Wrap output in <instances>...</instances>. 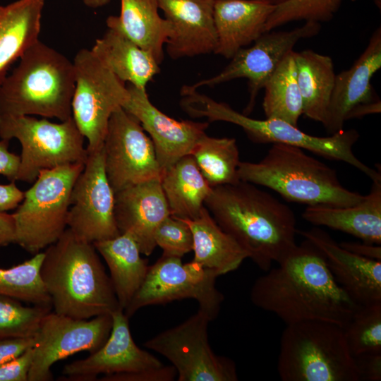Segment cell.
<instances>
[{"label":"cell","mask_w":381,"mask_h":381,"mask_svg":"<svg viewBox=\"0 0 381 381\" xmlns=\"http://www.w3.org/2000/svg\"><path fill=\"white\" fill-rule=\"evenodd\" d=\"M275 267L259 277L250 289L256 307L272 313L286 325L322 321L344 328L358 304L337 283L325 258L308 240Z\"/></svg>","instance_id":"cell-1"},{"label":"cell","mask_w":381,"mask_h":381,"mask_svg":"<svg viewBox=\"0 0 381 381\" xmlns=\"http://www.w3.org/2000/svg\"><path fill=\"white\" fill-rule=\"evenodd\" d=\"M205 207L265 272L297 245L294 212L255 184L240 181L213 187Z\"/></svg>","instance_id":"cell-2"},{"label":"cell","mask_w":381,"mask_h":381,"mask_svg":"<svg viewBox=\"0 0 381 381\" xmlns=\"http://www.w3.org/2000/svg\"><path fill=\"white\" fill-rule=\"evenodd\" d=\"M44 254L40 276L54 312L87 320L121 308L92 243L67 228Z\"/></svg>","instance_id":"cell-3"},{"label":"cell","mask_w":381,"mask_h":381,"mask_svg":"<svg viewBox=\"0 0 381 381\" xmlns=\"http://www.w3.org/2000/svg\"><path fill=\"white\" fill-rule=\"evenodd\" d=\"M75 83L73 61L39 40L1 85L0 116L66 121L72 117Z\"/></svg>","instance_id":"cell-4"},{"label":"cell","mask_w":381,"mask_h":381,"mask_svg":"<svg viewBox=\"0 0 381 381\" xmlns=\"http://www.w3.org/2000/svg\"><path fill=\"white\" fill-rule=\"evenodd\" d=\"M241 181L268 188L287 201L308 205L346 207L364 195L340 183L336 171L304 150L274 143L258 162H241Z\"/></svg>","instance_id":"cell-5"},{"label":"cell","mask_w":381,"mask_h":381,"mask_svg":"<svg viewBox=\"0 0 381 381\" xmlns=\"http://www.w3.org/2000/svg\"><path fill=\"white\" fill-rule=\"evenodd\" d=\"M181 97L182 109L192 117H206L209 121L234 123L240 126L254 143L296 146L326 159L346 162L363 172L372 181L381 179L380 169L379 171L371 169L353 154V147L359 138L355 129H342L329 136L318 137L308 134L282 119L250 118L226 103L201 94L196 89H187Z\"/></svg>","instance_id":"cell-6"},{"label":"cell","mask_w":381,"mask_h":381,"mask_svg":"<svg viewBox=\"0 0 381 381\" xmlns=\"http://www.w3.org/2000/svg\"><path fill=\"white\" fill-rule=\"evenodd\" d=\"M277 371L282 381H359L343 328L322 321L286 325Z\"/></svg>","instance_id":"cell-7"},{"label":"cell","mask_w":381,"mask_h":381,"mask_svg":"<svg viewBox=\"0 0 381 381\" xmlns=\"http://www.w3.org/2000/svg\"><path fill=\"white\" fill-rule=\"evenodd\" d=\"M84 163L42 170L13 213L15 242L35 255L55 243L67 229L73 186Z\"/></svg>","instance_id":"cell-8"},{"label":"cell","mask_w":381,"mask_h":381,"mask_svg":"<svg viewBox=\"0 0 381 381\" xmlns=\"http://www.w3.org/2000/svg\"><path fill=\"white\" fill-rule=\"evenodd\" d=\"M1 139H17L22 147L16 181L33 183L44 169L85 163L84 136L73 117L59 123L32 116H0Z\"/></svg>","instance_id":"cell-9"},{"label":"cell","mask_w":381,"mask_h":381,"mask_svg":"<svg viewBox=\"0 0 381 381\" xmlns=\"http://www.w3.org/2000/svg\"><path fill=\"white\" fill-rule=\"evenodd\" d=\"M75 89L72 117L87 140L88 152L103 146L111 114L130 97L128 87L90 49H81L73 61Z\"/></svg>","instance_id":"cell-10"},{"label":"cell","mask_w":381,"mask_h":381,"mask_svg":"<svg viewBox=\"0 0 381 381\" xmlns=\"http://www.w3.org/2000/svg\"><path fill=\"white\" fill-rule=\"evenodd\" d=\"M218 277L193 261L183 264L181 258L162 255L149 266L142 285L123 312L129 318L147 306L190 298L197 301L198 310L212 322L219 315L224 298L216 287Z\"/></svg>","instance_id":"cell-11"},{"label":"cell","mask_w":381,"mask_h":381,"mask_svg":"<svg viewBox=\"0 0 381 381\" xmlns=\"http://www.w3.org/2000/svg\"><path fill=\"white\" fill-rule=\"evenodd\" d=\"M210 322L198 310L186 321L145 341L144 346L170 361L178 381H237L235 362L216 354L210 346Z\"/></svg>","instance_id":"cell-12"},{"label":"cell","mask_w":381,"mask_h":381,"mask_svg":"<svg viewBox=\"0 0 381 381\" xmlns=\"http://www.w3.org/2000/svg\"><path fill=\"white\" fill-rule=\"evenodd\" d=\"M111 327V314L80 320L50 311L35 336L28 381L52 380L51 368L55 363L78 352L97 351L108 339Z\"/></svg>","instance_id":"cell-13"},{"label":"cell","mask_w":381,"mask_h":381,"mask_svg":"<svg viewBox=\"0 0 381 381\" xmlns=\"http://www.w3.org/2000/svg\"><path fill=\"white\" fill-rule=\"evenodd\" d=\"M102 149L106 174L115 193L160 179L162 170L152 140L140 123L122 107L110 117Z\"/></svg>","instance_id":"cell-14"},{"label":"cell","mask_w":381,"mask_h":381,"mask_svg":"<svg viewBox=\"0 0 381 381\" xmlns=\"http://www.w3.org/2000/svg\"><path fill=\"white\" fill-rule=\"evenodd\" d=\"M115 193L106 174L102 147L88 152L71 195L67 228L90 243L121 234L114 216Z\"/></svg>","instance_id":"cell-15"},{"label":"cell","mask_w":381,"mask_h":381,"mask_svg":"<svg viewBox=\"0 0 381 381\" xmlns=\"http://www.w3.org/2000/svg\"><path fill=\"white\" fill-rule=\"evenodd\" d=\"M320 29V23L305 22L301 26L290 30L265 32L253 46L238 50L218 74L191 86L198 89L205 85L213 87L234 79H247L250 99L243 114L248 115L254 108L259 91L263 89L284 56L294 50L300 40L317 35Z\"/></svg>","instance_id":"cell-16"},{"label":"cell","mask_w":381,"mask_h":381,"mask_svg":"<svg viewBox=\"0 0 381 381\" xmlns=\"http://www.w3.org/2000/svg\"><path fill=\"white\" fill-rule=\"evenodd\" d=\"M111 314L112 327L105 343L88 357L66 365L62 370L63 380L94 381L100 374L133 373L164 365L136 345L123 310L119 308Z\"/></svg>","instance_id":"cell-17"},{"label":"cell","mask_w":381,"mask_h":381,"mask_svg":"<svg viewBox=\"0 0 381 381\" xmlns=\"http://www.w3.org/2000/svg\"><path fill=\"white\" fill-rule=\"evenodd\" d=\"M130 97L122 107L134 116L150 136L162 172L181 157L191 154L209 123L176 121L164 114L150 101L146 89L129 84Z\"/></svg>","instance_id":"cell-18"},{"label":"cell","mask_w":381,"mask_h":381,"mask_svg":"<svg viewBox=\"0 0 381 381\" xmlns=\"http://www.w3.org/2000/svg\"><path fill=\"white\" fill-rule=\"evenodd\" d=\"M323 255L337 283L358 305L381 301V261L356 255L315 227L298 231Z\"/></svg>","instance_id":"cell-19"},{"label":"cell","mask_w":381,"mask_h":381,"mask_svg":"<svg viewBox=\"0 0 381 381\" xmlns=\"http://www.w3.org/2000/svg\"><path fill=\"white\" fill-rule=\"evenodd\" d=\"M214 0H158L171 25L166 49L174 59L214 53L217 44Z\"/></svg>","instance_id":"cell-20"},{"label":"cell","mask_w":381,"mask_h":381,"mask_svg":"<svg viewBox=\"0 0 381 381\" xmlns=\"http://www.w3.org/2000/svg\"><path fill=\"white\" fill-rule=\"evenodd\" d=\"M169 215L160 179L137 183L115 193L114 216L120 233L129 234L147 256L157 246V226Z\"/></svg>","instance_id":"cell-21"},{"label":"cell","mask_w":381,"mask_h":381,"mask_svg":"<svg viewBox=\"0 0 381 381\" xmlns=\"http://www.w3.org/2000/svg\"><path fill=\"white\" fill-rule=\"evenodd\" d=\"M381 68V28L371 35L365 50L351 68L335 76L323 124L331 134L343 129L350 111L356 105L376 100L370 81Z\"/></svg>","instance_id":"cell-22"},{"label":"cell","mask_w":381,"mask_h":381,"mask_svg":"<svg viewBox=\"0 0 381 381\" xmlns=\"http://www.w3.org/2000/svg\"><path fill=\"white\" fill-rule=\"evenodd\" d=\"M276 6L259 0H214L217 44L214 54L231 59L265 32Z\"/></svg>","instance_id":"cell-23"},{"label":"cell","mask_w":381,"mask_h":381,"mask_svg":"<svg viewBox=\"0 0 381 381\" xmlns=\"http://www.w3.org/2000/svg\"><path fill=\"white\" fill-rule=\"evenodd\" d=\"M302 217L315 226H327L351 234L363 242L380 245L381 179L373 181L369 193L353 205L308 206Z\"/></svg>","instance_id":"cell-24"},{"label":"cell","mask_w":381,"mask_h":381,"mask_svg":"<svg viewBox=\"0 0 381 381\" xmlns=\"http://www.w3.org/2000/svg\"><path fill=\"white\" fill-rule=\"evenodd\" d=\"M46 0L0 5V86L11 66L39 40Z\"/></svg>","instance_id":"cell-25"},{"label":"cell","mask_w":381,"mask_h":381,"mask_svg":"<svg viewBox=\"0 0 381 381\" xmlns=\"http://www.w3.org/2000/svg\"><path fill=\"white\" fill-rule=\"evenodd\" d=\"M159 9L158 0H121L119 16H109L106 23L108 28L121 32L160 64L171 25Z\"/></svg>","instance_id":"cell-26"},{"label":"cell","mask_w":381,"mask_h":381,"mask_svg":"<svg viewBox=\"0 0 381 381\" xmlns=\"http://www.w3.org/2000/svg\"><path fill=\"white\" fill-rule=\"evenodd\" d=\"M90 50L119 79L138 88L146 89L160 71L149 52L113 28H108Z\"/></svg>","instance_id":"cell-27"},{"label":"cell","mask_w":381,"mask_h":381,"mask_svg":"<svg viewBox=\"0 0 381 381\" xmlns=\"http://www.w3.org/2000/svg\"><path fill=\"white\" fill-rule=\"evenodd\" d=\"M183 220L193 234L192 261L219 277L237 270L248 258V253L217 224L205 207L196 219Z\"/></svg>","instance_id":"cell-28"},{"label":"cell","mask_w":381,"mask_h":381,"mask_svg":"<svg viewBox=\"0 0 381 381\" xmlns=\"http://www.w3.org/2000/svg\"><path fill=\"white\" fill-rule=\"evenodd\" d=\"M93 245L109 267L116 296L124 310L145 278L148 261L141 257L136 242L128 234L96 241Z\"/></svg>","instance_id":"cell-29"},{"label":"cell","mask_w":381,"mask_h":381,"mask_svg":"<svg viewBox=\"0 0 381 381\" xmlns=\"http://www.w3.org/2000/svg\"><path fill=\"white\" fill-rule=\"evenodd\" d=\"M160 183L170 214L182 219L198 217L212 190L190 155L164 170Z\"/></svg>","instance_id":"cell-30"},{"label":"cell","mask_w":381,"mask_h":381,"mask_svg":"<svg viewBox=\"0 0 381 381\" xmlns=\"http://www.w3.org/2000/svg\"><path fill=\"white\" fill-rule=\"evenodd\" d=\"M294 56L303 114L324 124L335 81L333 61L311 49L294 52Z\"/></svg>","instance_id":"cell-31"},{"label":"cell","mask_w":381,"mask_h":381,"mask_svg":"<svg viewBox=\"0 0 381 381\" xmlns=\"http://www.w3.org/2000/svg\"><path fill=\"white\" fill-rule=\"evenodd\" d=\"M263 89L262 107L266 118L282 119L298 126L303 114V102L294 50L284 56Z\"/></svg>","instance_id":"cell-32"},{"label":"cell","mask_w":381,"mask_h":381,"mask_svg":"<svg viewBox=\"0 0 381 381\" xmlns=\"http://www.w3.org/2000/svg\"><path fill=\"white\" fill-rule=\"evenodd\" d=\"M190 155L209 185L234 184L238 176L239 152L233 138H214L206 133L195 144Z\"/></svg>","instance_id":"cell-33"},{"label":"cell","mask_w":381,"mask_h":381,"mask_svg":"<svg viewBox=\"0 0 381 381\" xmlns=\"http://www.w3.org/2000/svg\"><path fill=\"white\" fill-rule=\"evenodd\" d=\"M44 255V252H40L20 264L0 268V295L32 305L52 306L50 296L40 276Z\"/></svg>","instance_id":"cell-34"},{"label":"cell","mask_w":381,"mask_h":381,"mask_svg":"<svg viewBox=\"0 0 381 381\" xmlns=\"http://www.w3.org/2000/svg\"><path fill=\"white\" fill-rule=\"evenodd\" d=\"M343 332L353 357L381 353V301L358 305Z\"/></svg>","instance_id":"cell-35"},{"label":"cell","mask_w":381,"mask_h":381,"mask_svg":"<svg viewBox=\"0 0 381 381\" xmlns=\"http://www.w3.org/2000/svg\"><path fill=\"white\" fill-rule=\"evenodd\" d=\"M50 306H23L21 301L0 295V337H35Z\"/></svg>","instance_id":"cell-36"},{"label":"cell","mask_w":381,"mask_h":381,"mask_svg":"<svg viewBox=\"0 0 381 381\" xmlns=\"http://www.w3.org/2000/svg\"><path fill=\"white\" fill-rule=\"evenodd\" d=\"M342 1L287 0L276 6L267 21L265 32L294 21L320 24L329 21L339 10Z\"/></svg>","instance_id":"cell-37"},{"label":"cell","mask_w":381,"mask_h":381,"mask_svg":"<svg viewBox=\"0 0 381 381\" xmlns=\"http://www.w3.org/2000/svg\"><path fill=\"white\" fill-rule=\"evenodd\" d=\"M155 241L163 250V255L182 258L193 250V238L188 224L183 219L169 215L157 226Z\"/></svg>","instance_id":"cell-38"},{"label":"cell","mask_w":381,"mask_h":381,"mask_svg":"<svg viewBox=\"0 0 381 381\" xmlns=\"http://www.w3.org/2000/svg\"><path fill=\"white\" fill-rule=\"evenodd\" d=\"M177 373L172 365L143 370L133 373H118L102 376L101 381H173Z\"/></svg>","instance_id":"cell-39"},{"label":"cell","mask_w":381,"mask_h":381,"mask_svg":"<svg viewBox=\"0 0 381 381\" xmlns=\"http://www.w3.org/2000/svg\"><path fill=\"white\" fill-rule=\"evenodd\" d=\"M33 360L32 347L0 365V381H28Z\"/></svg>","instance_id":"cell-40"},{"label":"cell","mask_w":381,"mask_h":381,"mask_svg":"<svg viewBox=\"0 0 381 381\" xmlns=\"http://www.w3.org/2000/svg\"><path fill=\"white\" fill-rule=\"evenodd\" d=\"M354 359L359 381L381 380V353L361 354Z\"/></svg>","instance_id":"cell-41"},{"label":"cell","mask_w":381,"mask_h":381,"mask_svg":"<svg viewBox=\"0 0 381 381\" xmlns=\"http://www.w3.org/2000/svg\"><path fill=\"white\" fill-rule=\"evenodd\" d=\"M35 337H0V365L32 347Z\"/></svg>","instance_id":"cell-42"},{"label":"cell","mask_w":381,"mask_h":381,"mask_svg":"<svg viewBox=\"0 0 381 381\" xmlns=\"http://www.w3.org/2000/svg\"><path fill=\"white\" fill-rule=\"evenodd\" d=\"M9 140H0V174L10 181H16L20 165V155L11 152L8 150Z\"/></svg>","instance_id":"cell-43"},{"label":"cell","mask_w":381,"mask_h":381,"mask_svg":"<svg viewBox=\"0 0 381 381\" xmlns=\"http://www.w3.org/2000/svg\"><path fill=\"white\" fill-rule=\"evenodd\" d=\"M16 181L0 183V212L16 209L24 198V192L16 185Z\"/></svg>","instance_id":"cell-44"},{"label":"cell","mask_w":381,"mask_h":381,"mask_svg":"<svg viewBox=\"0 0 381 381\" xmlns=\"http://www.w3.org/2000/svg\"><path fill=\"white\" fill-rule=\"evenodd\" d=\"M345 249L360 256L381 261V247L380 245L365 242L344 241L339 243Z\"/></svg>","instance_id":"cell-45"},{"label":"cell","mask_w":381,"mask_h":381,"mask_svg":"<svg viewBox=\"0 0 381 381\" xmlns=\"http://www.w3.org/2000/svg\"><path fill=\"white\" fill-rule=\"evenodd\" d=\"M15 242V224L12 214L0 212V248Z\"/></svg>","instance_id":"cell-46"},{"label":"cell","mask_w":381,"mask_h":381,"mask_svg":"<svg viewBox=\"0 0 381 381\" xmlns=\"http://www.w3.org/2000/svg\"><path fill=\"white\" fill-rule=\"evenodd\" d=\"M381 111V102L380 99L364 102L353 107L347 116V120L359 119L366 115L377 114Z\"/></svg>","instance_id":"cell-47"},{"label":"cell","mask_w":381,"mask_h":381,"mask_svg":"<svg viewBox=\"0 0 381 381\" xmlns=\"http://www.w3.org/2000/svg\"><path fill=\"white\" fill-rule=\"evenodd\" d=\"M109 1V0H84L86 5L92 8L102 6L107 4Z\"/></svg>","instance_id":"cell-48"},{"label":"cell","mask_w":381,"mask_h":381,"mask_svg":"<svg viewBox=\"0 0 381 381\" xmlns=\"http://www.w3.org/2000/svg\"><path fill=\"white\" fill-rule=\"evenodd\" d=\"M259 1H265V2H267V3H270L271 4H273V5H275V6H277L287 0H259Z\"/></svg>","instance_id":"cell-49"},{"label":"cell","mask_w":381,"mask_h":381,"mask_svg":"<svg viewBox=\"0 0 381 381\" xmlns=\"http://www.w3.org/2000/svg\"><path fill=\"white\" fill-rule=\"evenodd\" d=\"M351 1H357V0H351Z\"/></svg>","instance_id":"cell-50"}]
</instances>
